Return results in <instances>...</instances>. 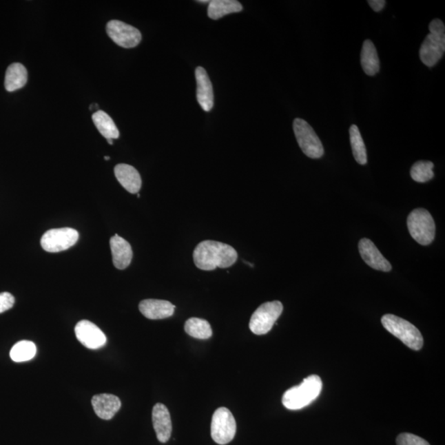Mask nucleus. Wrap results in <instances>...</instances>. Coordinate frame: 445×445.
<instances>
[{
  "mask_svg": "<svg viewBox=\"0 0 445 445\" xmlns=\"http://www.w3.org/2000/svg\"><path fill=\"white\" fill-rule=\"evenodd\" d=\"M195 265L203 271L216 270L217 267L228 268L238 259L233 247L220 242L205 240L196 246L193 253Z\"/></svg>",
  "mask_w": 445,
  "mask_h": 445,
  "instance_id": "1",
  "label": "nucleus"
},
{
  "mask_svg": "<svg viewBox=\"0 0 445 445\" xmlns=\"http://www.w3.org/2000/svg\"><path fill=\"white\" fill-rule=\"evenodd\" d=\"M322 382L318 375H310L300 385L287 390L282 397L283 405L289 410H300L311 404L322 392Z\"/></svg>",
  "mask_w": 445,
  "mask_h": 445,
  "instance_id": "2",
  "label": "nucleus"
},
{
  "mask_svg": "<svg viewBox=\"0 0 445 445\" xmlns=\"http://www.w3.org/2000/svg\"><path fill=\"white\" fill-rule=\"evenodd\" d=\"M429 30L419 54L424 65L433 67L442 60L445 52L444 24L440 19H434L429 25Z\"/></svg>",
  "mask_w": 445,
  "mask_h": 445,
  "instance_id": "3",
  "label": "nucleus"
},
{
  "mask_svg": "<svg viewBox=\"0 0 445 445\" xmlns=\"http://www.w3.org/2000/svg\"><path fill=\"white\" fill-rule=\"evenodd\" d=\"M381 322L386 330L400 339L410 349H422L424 344L422 335L411 322L393 314H385Z\"/></svg>",
  "mask_w": 445,
  "mask_h": 445,
  "instance_id": "4",
  "label": "nucleus"
},
{
  "mask_svg": "<svg viewBox=\"0 0 445 445\" xmlns=\"http://www.w3.org/2000/svg\"><path fill=\"white\" fill-rule=\"evenodd\" d=\"M407 227L411 236L423 246L431 245L435 236V224L429 211L415 209L407 217Z\"/></svg>",
  "mask_w": 445,
  "mask_h": 445,
  "instance_id": "5",
  "label": "nucleus"
},
{
  "mask_svg": "<svg viewBox=\"0 0 445 445\" xmlns=\"http://www.w3.org/2000/svg\"><path fill=\"white\" fill-rule=\"evenodd\" d=\"M293 130L303 153L310 158H320L324 154V148L320 138L307 121L296 118L293 121Z\"/></svg>",
  "mask_w": 445,
  "mask_h": 445,
  "instance_id": "6",
  "label": "nucleus"
},
{
  "mask_svg": "<svg viewBox=\"0 0 445 445\" xmlns=\"http://www.w3.org/2000/svg\"><path fill=\"white\" fill-rule=\"evenodd\" d=\"M283 312L280 301L267 302L256 310L249 322V329L256 335H265L272 329Z\"/></svg>",
  "mask_w": 445,
  "mask_h": 445,
  "instance_id": "7",
  "label": "nucleus"
},
{
  "mask_svg": "<svg viewBox=\"0 0 445 445\" xmlns=\"http://www.w3.org/2000/svg\"><path fill=\"white\" fill-rule=\"evenodd\" d=\"M237 431L236 421L226 407H220L213 415L211 437L216 443L225 445L230 443Z\"/></svg>",
  "mask_w": 445,
  "mask_h": 445,
  "instance_id": "8",
  "label": "nucleus"
},
{
  "mask_svg": "<svg viewBox=\"0 0 445 445\" xmlns=\"http://www.w3.org/2000/svg\"><path fill=\"white\" fill-rule=\"evenodd\" d=\"M78 239L77 230L71 228L53 229L43 234L41 245L48 253H60L73 247Z\"/></svg>",
  "mask_w": 445,
  "mask_h": 445,
  "instance_id": "9",
  "label": "nucleus"
},
{
  "mask_svg": "<svg viewBox=\"0 0 445 445\" xmlns=\"http://www.w3.org/2000/svg\"><path fill=\"white\" fill-rule=\"evenodd\" d=\"M107 33L116 45L124 48H136L142 39L141 33L137 28L118 20H112L107 23Z\"/></svg>",
  "mask_w": 445,
  "mask_h": 445,
  "instance_id": "10",
  "label": "nucleus"
},
{
  "mask_svg": "<svg viewBox=\"0 0 445 445\" xmlns=\"http://www.w3.org/2000/svg\"><path fill=\"white\" fill-rule=\"evenodd\" d=\"M74 331L78 341L89 349H99L107 342V338L103 331L90 321L79 322L75 326Z\"/></svg>",
  "mask_w": 445,
  "mask_h": 445,
  "instance_id": "11",
  "label": "nucleus"
},
{
  "mask_svg": "<svg viewBox=\"0 0 445 445\" xmlns=\"http://www.w3.org/2000/svg\"><path fill=\"white\" fill-rule=\"evenodd\" d=\"M359 251L361 258L365 263L375 270L385 272L392 270L391 264L382 255L380 250L369 239H361L359 242Z\"/></svg>",
  "mask_w": 445,
  "mask_h": 445,
  "instance_id": "12",
  "label": "nucleus"
},
{
  "mask_svg": "<svg viewBox=\"0 0 445 445\" xmlns=\"http://www.w3.org/2000/svg\"><path fill=\"white\" fill-rule=\"evenodd\" d=\"M152 420L158 442L161 443L169 442L173 426H172L171 415L167 406L162 403H157L153 408Z\"/></svg>",
  "mask_w": 445,
  "mask_h": 445,
  "instance_id": "13",
  "label": "nucleus"
},
{
  "mask_svg": "<svg viewBox=\"0 0 445 445\" xmlns=\"http://www.w3.org/2000/svg\"><path fill=\"white\" fill-rule=\"evenodd\" d=\"M196 79L197 100L204 111L209 112L214 106L213 87L207 71L203 67H197Z\"/></svg>",
  "mask_w": 445,
  "mask_h": 445,
  "instance_id": "14",
  "label": "nucleus"
},
{
  "mask_svg": "<svg viewBox=\"0 0 445 445\" xmlns=\"http://www.w3.org/2000/svg\"><path fill=\"white\" fill-rule=\"evenodd\" d=\"M175 306L169 301L161 300H145L138 305L141 313L151 320H158L173 316Z\"/></svg>",
  "mask_w": 445,
  "mask_h": 445,
  "instance_id": "15",
  "label": "nucleus"
},
{
  "mask_svg": "<svg viewBox=\"0 0 445 445\" xmlns=\"http://www.w3.org/2000/svg\"><path fill=\"white\" fill-rule=\"evenodd\" d=\"M92 405L96 415L103 420H111L121 406L120 398L112 394H99L92 398Z\"/></svg>",
  "mask_w": 445,
  "mask_h": 445,
  "instance_id": "16",
  "label": "nucleus"
},
{
  "mask_svg": "<svg viewBox=\"0 0 445 445\" xmlns=\"http://www.w3.org/2000/svg\"><path fill=\"white\" fill-rule=\"evenodd\" d=\"M110 246L113 264L119 270H125L130 266L133 258L131 245L119 235H114L111 238Z\"/></svg>",
  "mask_w": 445,
  "mask_h": 445,
  "instance_id": "17",
  "label": "nucleus"
},
{
  "mask_svg": "<svg viewBox=\"0 0 445 445\" xmlns=\"http://www.w3.org/2000/svg\"><path fill=\"white\" fill-rule=\"evenodd\" d=\"M115 176L125 190L132 194H138L142 185V180L138 172L134 167L125 163L116 165L114 169Z\"/></svg>",
  "mask_w": 445,
  "mask_h": 445,
  "instance_id": "18",
  "label": "nucleus"
},
{
  "mask_svg": "<svg viewBox=\"0 0 445 445\" xmlns=\"http://www.w3.org/2000/svg\"><path fill=\"white\" fill-rule=\"evenodd\" d=\"M360 63L364 73L369 76H375L380 72V58L375 45L371 40L364 41L360 54Z\"/></svg>",
  "mask_w": 445,
  "mask_h": 445,
  "instance_id": "19",
  "label": "nucleus"
},
{
  "mask_svg": "<svg viewBox=\"0 0 445 445\" xmlns=\"http://www.w3.org/2000/svg\"><path fill=\"white\" fill-rule=\"evenodd\" d=\"M28 71L20 63H14L8 67L4 86L8 92L22 89L28 82Z\"/></svg>",
  "mask_w": 445,
  "mask_h": 445,
  "instance_id": "20",
  "label": "nucleus"
},
{
  "mask_svg": "<svg viewBox=\"0 0 445 445\" xmlns=\"http://www.w3.org/2000/svg\"><path fill=\"white\" fill-rule=\"evenodd\" d=\"M242 10V4L236 0H213L209 3L208 16L211 19L217 20L227 14Z\"/></svg>",
  "mask_w": 445,
  "mask_h": 445,
  "instance_id": "21",
  "label": "nucleus"
},
{
  "mask_svg": "<svg viewBox=\"0 0 445 445\" xmlns=\"http://www.w3.org/2000/svg\"><path fill=\"white\" fill-rule=\"evenodd\" d=\"M92 121L101 134L107 140L118 138L120 133L112 117L103 111H96L92 115Z\"/></svg>",
  "mask_w": 445,
  "mask_h": 445,
  "instance_id": "22",
  "label": "nucleus"
},
{
  "mask_svg": "<svg viewBox=\"0 0 445 445\" xmlns=\"http://www.w3.org/2000/svg\"><path fill=\"white\" fill-rule=\"evenodd\" d=\"M185 331L191 337L205 340L211 338L212 329L209 323L198 318H192L185 323Z\"/></svg>",
  "mask_w": 445,
  "mask_h": 445,
  "instance_id": "23",
  "label": "nucleus"
},
{
  "mask_svg": "<svg viewBox=\"0 0 445 445\" xmlns=\"http://www.w3.org/2000/svg\"><path fill=\"white\" fill-rule=\"evenodd\" d=\"M352 153L355 161L360 165L367 163V151L360 130L356 125H352L349 130Z\"/></svg>",
  "mask_w": 445,
  "mask_h": 445,
  "instance_id": "24",
  "label": "nucleus"
},
{
  "mask_svg": "<svg viewBox=\"0 0 445 445\" xmlns=\"http://www.w3.org/2000/svg\"><path fill=\"white\" fill-rule=\"evenodd\" d=\"M37 354V346L34 343L30 341H21L10 351V357L14 362H25L34 358Z\"/></svg>",
  "mask_w": 445,
  "mask_h": 445,
  "instance_id": "25",
  "label": "nucleus"
},
{
  "mask_svg": "<svg viewBox=\"0 0 445 445\" xmlns=\"http://www.w3.org/2000/svg\"><path fill=\"white\" fill-rule=\"evenodd\" d=\"M434 163L431 161L415 163L411 169V177L415 182L426 183L434 178Z\"/></svg>",
  "mask_w": 445,
  "mask_h": 445,
  "instance_id": "26",
  "label": "nucleus"
},
{
  "mask_svg": "<svg viewBox=\"0 0 445 445\" xmlns=\"http://www.w3.org/2000/svg\"><path fill=\"white\" fill-rule=\"evenodd\" d=\"M397 445H431L421 437L409 433H403L397 436Z\"/></svg>",
  "mask_w": 445,
  "mask_h": 445,
  "instance_id": "27",
  "label": "nucleus"
},
{
  "mask_svg": "<svg viewBox=\"0 0 445 445\" xmlns=\"http://www.w3.org/2000/svg\"><path fill=\"white\" fill-rule=\"evenodd\" d=\"M14 303V297L10 293L3 292L0 293V313L12 309Z\"/></svg>",
  "mask_w": 445,
  "mask_h": 445,
  "instance_id": "28",
  "label": "nucleus"
},
{
  "mask_svg": "<svg viewBox=\"0 0 445 445\" xmlns=\"http://www.w3.org/2000/svg\"><path fill=\"white\" fill-rule=\"evenodd\" d=\"M369 6L372 8L375 12H380L385 6V0H369Z\"/></svg>",
  "mask_w": 445,
  "mask_h": 445,
  "instance_id": "29",
  "label": "nucleus"
},
{
  "mask_svg": "<svg viewBox=\"0 0 445 445\" xmlns=\"http://www.w3.org/2000/svg\"><path fill=\"white\" fill-rule=\"evenodd\" d=\"M108 144L112 145H113V141L112 140H107Z\"/></svg>",
  "mask_w": 445,
  "mask_h": 445,
  "instance_id": "30",
  "label": "nucleus"
},
{
  "mask_svg": "<svg viewBox=\"0 0 445 445\" xmlns=\"http://www.w3.org/2000/svg\"><path fill=\"white\" fill-rule=\"evenodd\" d=\"M105 159H106V161H110V157H107L106 156V157H105Z\"/></svg>",
  "mask_w": 445,
  "mask_h": 445,
  "instance_id": "31",
  "label": "nucleus"
}]
</instances>
